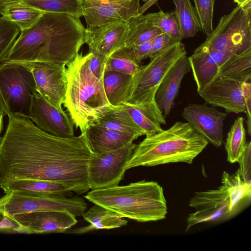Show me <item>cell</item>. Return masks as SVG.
<instances>
[{
    "instance_id": "cell-39",
    "label": "cell",
    "mask_w": 251,
    "mask_h": 251,
    "mask_svg": "<svg viewBox=\"0 0 251 251\" xmlns=\"http://www.w3.org/2000/svg\"><path fill=\"white\" fill-rule=\"evenodd\" d=\"M0 232L30 234L15 218L0 209Z\"/></svg>"
},
{
    "instance_id": "cell-41",
    "label": "cell",
    "mask_w": 251,
    "mask_h": 251,
    "mask_svg": "<svg viewBox=\"0 0 251 251\" xmlns=\"http://www.w3.org/2000/svg\"><path fill=\"white\" fill-rule=\"evenodd\" d=\"M175 42H176L165 33L157 35L153 39L152 48L148 58H151L156 53L166 49Z\"/></svg>"
},
{
    "instance_id": "cell-11",
    "label": "cell",
    "mask_w": 251,
    "mask_h": 251,
    "mask_svg": "<svg viewBox=\"0 0 251 251\" xmlns=\"http://www.w3.org/2000/svg\"><path fill=\"white\" fill-rule=\"evenodd\" d=\"M213 107H220L229 113H240L246 109V98L251 95V82L241 83L216 75L198 92Z\"/></svg>"
},
{
    "instance_id": "cell-10",
    "label": "cell",
    "mask_w": 251,
    "mask_h": 251,
    "mask_svg": "<svg viewBox=\"0 0 251 251\" xmlns=\"http://www.w3.org/2000/svg\"><path fill=\"white\" fill-rule=\"evenodd\" d=\"M136 146V144L132 142L115 150L93 153L88 165L90 188L100 189L119 185Z\"/></svg>"
},
{
    "instance_id": "cell-29",
    "label": "cell",
    "mask_w": 251,
    "mask_h": 251,
    "mask_svg": "<svg viewBox=\"0 0 251 251\" xmlns=\"http://www.w3.org/2000/svg\"><path fill=\"white\" fill-rule=\"evenodd\" d=\"M182 39L195 36L201 31L199 19L191 0H172Z\"/></svg>"
},
{
    "instance_id": "cell-37",
    "label": "cell",
    "mask_w": 251,
    "mask_h": 251,
    "mask_svg": "<svg viewBox=\"0 0 251 251\" xmlns=\"http://www.w3.org/2000/svg\"><path fill=\"white\" fill-rule=\"evenodd\" d=\"M201 31L207 37L213 31V19L215 0H193Z\"/></svg>"
},
{
    "instance_id": "cell-17",
    "label": "cell",
    "mask_w": 251,
    "mask_h": 251,
    "mask_svg": "<svg viewBox=\"0 0 251 251\" xmlns=\"http://www.w3.org/2000/svg\"><path fill=\"white\" fill-rule=\"evenodd\" d=\"M127 22L118 20L85 28V43L89 52L108 58L124 46L127 33Z\"/></svg>"
},
{
    "instance_id": "cell-40",
    "label": "cell",
    "mask_w": 251,
    "mask_h": 251,
    "mask_svg": "<svg viewBox=\"0 0 251 251\" xmlns=\"http://www.w3.org/2000/svg\"><path fill=\"white\" fill-rule=\"evenodd\" d=\"M88 67L97 77H102L104 73L105 65L107 58L97 53L88 52Z\"/></svg>"
},
{
    "instance_id": "cell-2",
    "label": "cell",
    "mask_w": 251,
    "mask_h": 251,
    "mask_svg": "<svg viewBox=\"0 0 251 251\" xmlns=\"http://www.w3.org/2000/svg\"><path fill=\"white\" fill-rule=\"evenodd\" d=\"M85 31L78 17L44 12L33 26L21 31L4 61L44 62L66 66L85 44Z\"/></svg>"
},
{
    "instance_id": "cell-6",
    "label": "cell",
    "mask_w": 251,
    "mask_h": 251,
    "mask_svg": "<svg viewBox=\"0 0 251 251\" xmlns=\"http://www.w3.org/2000/svg\"><path fill=\"white\" fill-rule=\"evenodd\" d=\"M237 6L221 17L210 35L200 46L224 51L242 52L251 48V0H234Z\"/></svg>"
},
{
    "instance_id": "cell-31",
    "label": "cell",
    "mask_w": 251,
    "mask_h": 251,
    "mask_svg": "<svg viewBox=\"0 0 251 251\" xmlns=\"http://www.w3.org/2000/svg\"><path fill=\"white\" fill-rule=\"evenodd\" d=\"M132 75L114 71H105L103 86L107 99L111 105L117 106L125 101L127 88Z\"/></svg>"
},
{
    "instance_id": "cell-36",
    "label": "cell",
    "mask_w": 251,
    "mask_h": 251,
    "mask_svg": "<svg viewBox=\"0 0 251 251\" xmlns=\"http://www.w3.org/2000/svg\"><path fill=\"white\" fill-rule=\"evenodd\" d=\"M20 32L16 25L0 17V63L5 61Z\"/></svg>"
},
{
    "instance_id": "cell-13",
    "label": "cell",
    "mask_w": 251,
    "mask_h": 251,
    "mask_svg": "<svg viewBox=\"0 0 251 251\" xmlns=\"http://www.w3.org/2000/svg\"><path fill=\"white\" fill-rule=\"evenodd\" d=\"M31 71L37 91L59 111L62 108L67 87L65 65L44 62L20 63Z\"/></svg>"
},
{
    "instance_id": "cell-43",
    "label": "cell",
    "mask_w": 251,
    "mask_h": 251,
    "mask_svg": "<svg viewBox=\"0 0 251 251\" xmlns=\"http://www.w3.org/2000/svg\"><path fill=\"white\" fill-rule=\"evenodd\" d=\"M247 116V131L249 135L251 133V95L246 98L245 111Z\"/></svg>"
},
{
    "instance_id": "cell-5",
    "label": "cell",
    "mask_w": 251,
    "mask_h": 251,
    "mask_svg": "<svg viewBox=\"0 0 251 251\" xmlns=\"http://www.w3.org/2000/svg\"><path fill=\"white\" fill-rule=\"evenodd\" d=\"M85 198L139 222L164 219L167 213L163 190L157 182L142 180L124 186L92 190Z\"/></svg>"
},
{
    "instance_id": "cell-28",
    "label": "cell",
    "mask_w": 251,
    "mask_h": 251,
    "mask_svg": "<svg viewBox=\"0 0 251 251\" xmlns=\"http://www.w3.org/2000/svg\"><path fill=\"white\" fill-rule=\"evenodd\" d=\"M94 126L129 133L138 137L144 135L122 104L113 107Z\"/></svg>"
},
{
    "instance_id": "cell-32",
    "label": "cell",
    "mask_w": 251,
    "mask_h": 251,
    "mask_svg": "<svg viewBox=\"0 0 251 251\" xmlns=\"http://www.w3.org/2000/svg\"><path fill=\"white\" fill-rule=\"evenodd\" d=\"M11 1H19L44 12L63 13L79 18L83 16L80 0H9L6 3Z\"/></svg>"
},
{
    "instance_id": "cell-16",
    "label": "cell",
    "mask_w": 251,
    "mask_h": 251,
    "mask_svg": "<svg viewBox=\"0 0 251 251\" xmlns=\"http://www.w3.org/2000/svg\"><path fill=\"white\" fill-rule=\"evenodd\" d=\"M28 117L39 128L51 135L75 136L74 125L70 116L52 105L37 91L33 94Z\"/></svg>"
},
{
    "instance_id": "cell-24",
    "label": "cell",
    "mask_w": 251,
    "mask_h": 251,
    "mask_svg": "<svg viewBox=\"0 0 251 251\" xmlns=\"http://www.w3.org/2000/svg\"><path fill=\"white\" fill-rule=\"evenodd\" d=\"M90 225L72 230V233L82 234L93 230L113 229L127 225V221L117 213L101 205L95 204L82 215Z\"/></svg>"
},
{
    "instance_id": "cell-1",
    "label": "cell",
    "mask_w": 251,
    "mask_h": 251,
    "mask_svg": "<svg viewBox=\"0 0 251 251\" xmlns=\"http://www.w3.org/2000/svg\"><path fill=\"white\" fill-rule=\"evenodd\" d=\"M7 115L8 125L0 141L1 181H53L78 195L90 189L88 165L93 152L86 133L58 137L39 128L28 116Z\"/></svg>"
},
{
    "instance_id": "cell-47",
    "label": "cell",
    "mask_w": 251,
    "mask_h": 251,
    "mask_svg": "<svg viewBox=\"0 0 251 251\" xmlns=\"http://www.w3.org/2000/svg\"><path fill=\"white\" fill-rule=\"evenodd\" d=\"M143 1L145 2H146L147 1H148L149 0H142Z\"/></svg>"
},
{
    "instance_id": "cell-14",
    "label": "cell",
    "mask_w": 251,
    "mask_h": 251,
    "mask_svg": "<svg viewBox=\"0 0 251 251\" xmlns=\"http://www.w3.org/2000/svg\"><path fill=\"white\" fill-rule=\"evenodd\" d=\"M87 27L114 21L127 22L140 15V0H80Z\"/></svg>"
},
{
    "instance_id": "cell-19",
    "label": "cell",
    "mask_w": 251,
    "mask_h": 251,
    "mask_svg": "<svg viewBox=\"0 0 251 251\" xmlns=\"http://www.w3.org/2000/svg\"><path fill=\"white\" fill-rule=\"evenodd\" d=\"M232 50L224 51L208 49L200 46L188 57L197 85V92L202 90L217 75L220 66L229 56L238 53Z\"/></svg>"
},
{
    "instance_id": "cell-9",
    "label": "cell",
    "mask_w": 251,
    "mask_h": 251,
    "mask_svg": "<svg viewBox=\"0 0 251 251\" xmlns=\"http://www.w3.org/2000/svg\"><path fill=\"white\" fill-rule=\"evenodd\" d=\"M87 204L78 196H38L8 193L0 198V209L12 217L32 212L68 211L79 217L86 211Z\"/></svg>"
},
{
    "instance_id": "cell-20",
    "label": "cell",
    "mask_w": 251,
    "mask_h": 251,
    "mask_svg": "<svg viewBox=\"0 0 251 251\" xmlns=\"http://www.w3.org/2000/svg\"><path fill=\"white\" fill-rule=\"evenodd\" d=\"M130 117L146 136L161 131L166 125L165 116L158 106L155 98L132 102L121 103Z\"/></svg>"
},
{
    "instance_id": "cell-34",
    "label": "cell",
    "mask_w": 251,
    "mask_h": 251,
    "mask_svg": "<svg viewBox=\"0 0 251 251\" xmlns=\"http://www.w3.org/2000/svg\"><path fill=\"white\" fill-rule=\"evenodd\" d=\"M140 66L136 61L131 49L124 47L117 50L107 58L104 72L114 71L133 75Z\"/></svg>"
},
{
    "instance_id": "cell-8",
    "label": "cell",
    "mask_w": 251,
    "mask_h": 251,
    "mask_svg": "<svg viewBox=\"0 0 251 251\" xmlns=\"http://www.w3.org/2000/svg\"><path fill=\"white\" fill-rule=\"evenodd\" d=\"M37 91L31 70L20 63H0V93L8 113L29 116L33 93Z\"/></svg>"
},
{
    "instance_id": "cell-35",
    "label": "cell",
    "mask_w": 251,
    "mask_h": 251,
    "mask_svg": "<svg viewBox=\"0 0 251 251\" xmlns=\"http://www.w3.org/2000/svg\"><path fill=\"white\" fill-rule=\"evenodd\" d=\"M144 16L150 25L158 28L163 33L167 34L175 42L181 41L183 39L174 11L164 12L160 10L157 12L147 13Z\"/></svg>"
},
{
    "instance_id": "cell-25",
    "label": "cell",
    "mask_w": 251,
    "mask_h": 251,
    "mask_svg": "<svg viewBox=\"0 0 251 251\" xmlns=\"http://www.w3.org/2000/svg\"><path fill=\"white\" fill-rule=\"evenodd\" d=\"M216 75L241 83L250 82L251 78V48L231 55L219 67Z\"/></svg>"
},
{
    "instance_id": "cell-33",
    "label": "cell",
    "mask_w": 251,
    "mask_h": 251,
    "mask_svg": "<svg viewBox=\"0 0 251 251\" xmlns=\"http://www.w3.org/2000/svg\"><path fill=\"white\" fill-rule=\"evenodd\" d=\"M246 144L244 118L239 117L234 121L227 135L225 148L227 161L231 163L237 162Z\"/></svg>"
},
{
    "instance_id": "cell-27",
    "label": "cell",
    "mask_w": 251,
    "mask_h": 251,
    "mask_svg": "<svg viewBox=\"0 0 251 251\" xmlns=\"http://www.w3.org/2000/svg\"><path fill=\"white\" fill-rule=\"evenodd\" d=\"M44 13L26 4L11 1L5 5L1 15L16 25L21 31L33 26Z\"/></svg>"
},
{
    "instance_id": "cell-44",
    "label": "cell",
    "mask_w": 251,
    "mask_h": 251,
    "mask_svg": "<svg viewBox=\"0 0 251 251\" xmlns=\"http://www.w3.org/2000/svg\"><path fill=\"white\" fill-rule=\"evenodd\" d=\"M0 111L3 112L5 115H7L8 111L6 107L0 93Z\"/></svg>"
},
{
    "instance_id": "cell-45",
    "label": "cell",
    "mask_w": 251,
    "mask_h": 251,
    "mask_svg": "<svg viewBox=\"0 0 251 251\" xmlns=\"http://www.w3.org/2000/svg\"><path fill=\"white\" fill-rule=\"evenodd\" d=\"M9 0H0V14L1 15L5 4Z\"/></svg>"
},
{
    "instance_id": "cell-21",
    "label": "cell",
    "mask_w": 251,
    "mask_h": 251,
    "mask_svg": "<svg viewBox=\"0 0 251 251\" xmlns=\"http://www.w3.org/2000/svg\"><path fill=\"white\" fill-rule=\"evenodd\" d=\"M190 70L188 57L185 55L171 68L159 85L155 100L165 117L170 114L182 78Z\"/></svg>"
},
{
    "instance_id": "cell-4",
    "label": "cell",
    "mask_w": 251,
    "mask_h": 251,
    "mask_svg": "<svg viewBox=\"0 0 251 251\" xmlns=\"http://www.w3.org/2000/svg\"><path fill=\"white\" fill-rule=\"evenodd\" d=\"M208 143L188 123L176 122L166 130L146 136L136 145L126 169L176 162L191 164Z\"/></svg>"
},
{
    "instance_id": "cell-42",
    "label": "cell",
    "mask_w": 251,
    "mask_h": 251,
    "mask_svg": "<svg viewBox=\"0 0 251 251\" xmlns=\"http://www.w3.org/2000/svg\"><path fill=\"white\" fill-rule=\"evenodd\" d=\"M153 41V39L133 48H130L136 61L139 64L143 60L148 58L152 48Z\"/></svg>"
},
{
    "instance_id": "cell-48",
    "label": "cell",
    "mask_w": 251,
    "mask_h": 251,
    "mask_svg": "<svg viewBox=\"0 0 251 251\" xmlns=\"http://www.w3.org/2000/svg\"><path fill=\"white\" fill-rule=\"evenodd\" d=\"M1 182V177H0V188Z\"/></svg>"
},
{
    "instance_id": "cell-26",
    "label": "cell",
    "mask_w": 251,
    "mask_h": 251,
    "mask_svg": "<svg viewBox=\"0 0 251 251\" xmlns=\"http://www.w3.org/2000/svg\"><path fill=\"white\" fill-rule=\"evenodd\" d=\"M222 184L228 191L234 215L250 203L251 184L243 181L238 170L232 175L224 172Z\"/></svg>"
},
{
    "instance_id": "cell-12",
    "label": "cell",
    "mask_w": 251,
    "mask_h": 251,
    "mask_svg": "<svg viewBox=\"0 0 251 251\" xmlns=\"http://www.w3.org/2000/svg\"><path fill=\"white\" fill-rule=\"evenodd\" d=\"M189 204L196 211L187 218L186 231L199 223L224 221L234 216L228 191L223 185L217 189L195 193Z\"/></svg>"
},
{
    "instance_id": "cell-22",
    "label": "cell",
    "mask_w": 251,
    "mask_h": 251,
    "mask_svg": "<svg viewBox=\"0 0 251 251\" xmlns=\"http://www.w3.org/2000/svg\"><path fill=\"white\" fill-rule=\"evenodd\" d=\"M0 188L5 194L13 192L38 196L71 197L73 192L70 187L59 182L32 179L1 181Z\"/></svg>"
},
{
    "instance_id": "cell-15",
    "label": "cell",
    "mask_w": 251,
    "mask_h": 251,
    "mask_svg": "<svg viewBox=\"0 0 251 251\" xmlns=\"http://www.w3.org/2000/svg\"><path fill=\"white\" fill-rule=\"evenodd\" d=\"M182 116L208 142L216 147L222 145L224 122L226 113L206 103H191L184 108Z\"/></svg>"
},
{
    "instance_id": "cell-18",
    "label": "cell",
    "mask_w": 251,
    "mask_h": 251,
    "mask_svg": "<svg viewBox=\"0 0 251 251\" xmlns=\"http://www.w3.org/2000/svg\"><path fill=\"white\" fill-rule=\"evenodd\" d=\"M30 234L62 233L77 222L76 217L68 211H50L32 212L13 216Z\"/></svg>"
},
{
    "instance_id": "cell-38",
    "label": "cell",
    "mask_w": 251,
    "mask_h": 251,
    "mask_svg": "<svg viewBox=\"0 0 251 251\" xmlns=\"http://www.w3.org/2000/svg\"><path fill=\"white\" fill-rule=\"evenodd\" d=\"M251 143H247L244 151L238 159V169L243 181L251 184Z\"/></svg>"
},
{
    "instance_id": "cell-30",
    "label": "cell",
    "mask_w": 251,
    "mask_h": 251,
    "mask_svg": "<svg viewBox=\"0 0 251 251\" xmlns=\"http://www.w3.org/2000/svg\"><path fill=\"white\" fill-rule=\"evenodd\" d=\"M127 27V35L124 46L126 48H133L154 39L163 33L158 28L150 25L144 14L129 20Z\"/></svg>"
},
{
    "instance_id": "cell-23",
    "label": "cell",
    "mask_w": 251,
    "mask_h": 251,
    "mask_svg": "<svg viewBox=\"0 0 251 251\" xmlns=\"http://www.w3.org/2000/svg\"><path fill=\"white\" fill-rule=\"evenodd\" d=\"M90 147L95 154L119 149L138 137L129 133L92 126L86 133Z\"/></svg>"
},
{
    "instance_id": "cell-3",
    "label": "cell",
    "mask_w": 251,
    "mask_h": 251,
    "mask_svg": "<svg viewBox=\"0 0 251 251\" xmlns=\"http://www.w3.org/2000/svg\"><path fill=\"white\" fill-rule=\"evenodd\" d=\"M89 53H78L66 66L67 87L63 102L74 126L85 134L115 106L109 102L103 79L96 76L89 69Z\"/></svg>"
},
{
    "instance_id": "cell-7",
    "label": "cell",
    "mask_w": 251,
    "mask_h": 251,
    "mask_svg": "<svg viewBox=\"0 0 251 251\" xmlns=\"http://www.w3.org/2000/svg\"><path fill=\"white\" fill-rule=\"evenodd\" d=\"M186 54L185 46L181 41L155 54L147 64L140 66L132 76L125 101L132 102L155 98L158 86L166 75L177 60Z\"/></svg>"
},
{
    "instance_id": "cell-46",
    "label": "cell",
    "mask_w": 251,
    "mask_h": 251,
    "mask_svg": "<svg viewBox=\"0 0 251 251\" xmlns=\"http://www.w3.org/2000/svg\"><path fill=\"white\" fill-rule=\"evenodd\" d=\"M5 115L3 112L0 111V134L3 128V117Z\"/></svg>"
}]
</instances>
